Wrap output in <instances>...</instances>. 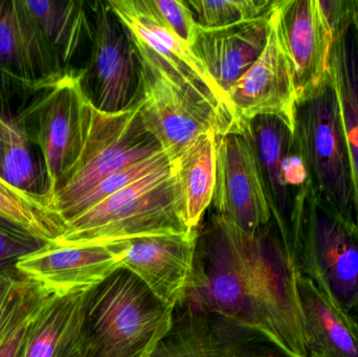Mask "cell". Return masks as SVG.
Listing matches in <instances>:
<instances>
[{
  "label": "cell",
  "instance_id": "obj_4",
  "mask_svg": "<svg viewBox=\"0 0 358 357\" xmlns=\"http://www.w3.org/2000/svg\"><path fill=\"white\" fill-rule=\"evenodd\" d=\"M296 272L348 312L358 303V238L315 195L310 182L296 193L290 228Z\"/></svg>",
  "mask_w": 358,
  "mask_h": 357
},
{
  "label": "cell",
  "instance_id": "obj_34",
  "mask_svg": "<svg viewBox=\"0 0 358 357\" xmlns=\"http://www.w3.org/2000/svg\"><path fill=\"white\" fill-rule=\"evenodd\" d=\"M19 277L20 276L17 274L16 270L4 268V266L0 264V296H1Z\"/></svg>",
  "mask_w": 358,
  "mask_h": 357
},
{
  "label": "cell",
  "instance_id": "obj_32",
  "mask_svg": "<svg viewBox=\"0 0 358 357\" xmlns=\"http://www.w3.org/2000/svg\"><path fill=\"white\" fill-rule=\"evenodd\" d=\"M319 4L334 40L352 27L357 0H319Z\"/></svg>",
  "mask_w": 358,
  "mask_h": 357
},
{
  "label": "cell",
  "instance_id": "obj_9",
  "mask_svg": "<svg viewBox=\"0 0 358 357\" xmlns=\"http://www.w3.org/2000/svg\"><path fill=\"white\" fill-rule=\"evenodd\" d=\"M92 8L94 36L80 75L82 90L96 110L115 115L138 102L140 54L129 31L107 1L92 2Z\"/></svg>",
  "mask_w": 358,
  "mask_h": 357
},
{
  "label": "cell",
  "instance_id": "obj_33",
  "mask_svg": "<svg viewBox=\"0 0 358 357\" xmlns=\"http://www.w3.org/2000/svg\"><path fill=\"white\" fill-rule=\"evenodd\" d=\"M34 316V314H33ZM31 318L17 328L0 347V357L24 356L25 342H27V326Z\"/></svg>",
  "mask_w": 358,
  "mask_h": 357
},
{
  "label": "cell",
  "instance_id": "obj_2",
  "mask_svg": "<svg viewBox=\"0 0 358 357\" xmlns=\"http://www.w3.org/2000/svg\"><path fill=\"white\" fill-rule=\"evenodd\" d=\"M174 309L136 275L117 268L86 293L87 357H150L173 324Z\"/></svg>",
  "mask_w": 358,
  "mask_h": 357
},
{
  "label": "cell",
  "instance_id": "obj_26",
  "mask_svg": "<svg viewBox=\"0 0 358 357\" xmlns=\"http://www.w3.org/2000/svg\"><path fill=\"white\" fill-rule=\"evenodd\" d=\"M6 145L0 163V177L10 186L31 194H44L41 168L33 151L35 143L27 126L16 119L2 117Z\"/></svg>",
  "mask_w": 358,
  "mask_h": 357
},
{
  "label": "cell",
  "instance_id": "obj_7",
  "mask_svg": "<svg viewBox=\"0 0 358 357\" xmlns=\"http://www.w3.org/2000/svg\"><path fill=\"white\" fill-rule=\"evenodd\" d=\"M81 71L64 73L38 90L41 94L18 117L33 124L34 133H29L42 156L50 203L77 163L87 138L92 104L82 90Z\"/></svg>",
  "mask_w": 358,
  "mask_h": 357
},
{
  "label": "cell",
  "instance_id": "obj_20",
  "mask_svg": "<svg viewBox=\"0 0 358 357\" xmlns=\"http://www.w3.org/2000/svg\"><path fill=\"white\" fill-rule=\"evenodd\" d=\"M86 293L46 297L27 326L23 357H87Z\"/></svg>",
  "mask_w": 358,
  "mask_h": 357
},
{
  "label": "cell",
  "instance_id": "obj_27",
  "mask_svg": "<svg viewBox=\"0 0 358 357\" xmlns=\"http://www.w3.org/2000/svg\"><path fill=\"white\" fill-rule=\"evenodd\" d=\"M169 156L165 152H161L150 159H143L134 165L129 166L113 175L99 182L94 188L78 197L71 205H67L59 216L64 224L80 214L90 210V207L100 203L111 195L123 190L126 187L136 182V180L153 173L161 168L170 165Z\"/></svg>",
  "mask_w": 358,
  "mask_h": 357
},
{
  "label": "cell",
  "instance_id": "obj_24",
  "mask_svg": "<svg viewBox=\"0 0 358 357\" xmlns=\"http://www.w3.org/2000/svg\"><path fill=\"white\" fill-rule=\"evenodd\" d=\"M329 71L340 101L352 180V209L346 226L358 238V48L352 27L334 41Z\"/></svg>",
  "mask_w": 358,
  "mask_h": 357
},
{
  "label": "cell",
  "instance_id": "obj_8",
  "mask_svg": "<svg viewBox=\"0 0 358 357\" xmlns=\"http://www.w3.org/2000/svg\"><path fill=\"white\" fill-rule=\"evenodd\" d=\"M134 42L142 66L138 96L141 115L170 161L199 134L215 129L218 136L220 125L214 111L179 81L149 48L136 40Z\"/></svg>",
  "mask_w": 358,
  "mask_h": 357
},
{
  "label": "cell",
  "instance_id": "obj_29",
  "mask_svg": "<svg viewBox=\"0 0 358 357\" xmlns=\"http://www.w3.org/2000/svg\"><path fill=\"white\" fill-rule=\"evenodd\" d=\"M46 296L36 285L19 277L0 296V347L33 316Z\"/></svg>",
  "mask_w": 358,
  "mask_h": 357
},
{
  "label": "cell",
  "instance_id": "obj_6",
  "mask_svg": "<svg viewBox=\"0 0 358 357\" xmlns=\"http://www.w3.org/2000/svg\"><path fill=\"white\" fill-rule=\"evenodd\" d=\"M161 152V144L143 121L138 100L115 115L100 112L92 105L83 150L50 199V207L59 216L105 178Z\"/></svg>",
  "mask_w": 358,
  "mask_h": 357
},
{
  "label": "cell",
  "instance_id": "obj_10",
  "mask_svg": "<svg viewBox=\"0 0 358 357\" xmlns=\"http://www.w3.org/2000/svg\"><path fill=\"white\" fill-rule=\"evenodd\" d=\"M111 10L129 31L132 39L151 50L168 69L216 115L220 134L242 132L231 103L191 46L162 20L150 0H109Z\"/></svg>",
  "mask_w": 358,
  "mask_h": 357
},
{
  "label": "cell",
  "instance_id": "obj_13",
  "mask_svg": "<svg viewBox=\"0 0 358 357\" xmlns=\"http://www.w3.org/2000/svg\"><path fill=\"white\" fill-rule=\"evenodd\" d=\"M227 98L241 131L256 117L273 115L294 132L298 96L294 69L280 34L275 8L264 50L229 88Z\"/></svg>",
  "mask_w": 358,
  "mask_h": 357
},
{
  "label": "cell",
  "instance_id": "obj_18",
  "mask_svg": "<svg viewBox=\"0 0 358 357\" xmlns=\"http://www.w3.org/2000/svg\"><path fill=\"white\" fill-rule=\"evenodd\" d=\"M271 13L217 29L197 24L192 50L227 96L264 50Z\"/></svg>",
  "mask_w": 358,
  "mask_h": 357
},
{
  "label": "cell",
  "instance_id": "obj_1",
  "mask_svg": "<svg viewBox=\"0 0 358 357\" xmlns=\"http://www.w3.org/2000/svg\"><path fill=\"white\" fill-rule=\"evenodd\" d=\"M296 278L273 221L246 234L214 215L198 228L185 301L258 329L307 357Z\"/></svg>",
  "mask_w": 358,
  "mask_h": 357
},
{
  "label": "cell",
  "instance_id": "obj_37",
  "mask_svg": "<svg viewBox=\"0 0 358 357\" xmlns=\"http://www.w3.org/2000/svg\"><path fill=\"white\" fill-rule=\"evenodd\" d=\"M347 314L350 316V318L352 319L353 322L355 323V325H357L358 328V303L357 305L353 306V307L351 308Z\"/></svg>",
  "mask_w": 358,
  "mask_h": 357
},
{
  "label": "cell",
  "instance_id": "obj_14",
  "mask_svg": "<svg viewBox=\"0 0 358 357\" xmlns=\"http://www.w3.org/2000/svg\"><path fill=\"white\" fill-rule=\"evenodd\" d=\"M198 228L185 235H157L107 243L121 268L136 275L162 302L176 309L187 299Z\"/></svg>",
  "mask_w": 358,
  "mask_h": 357
},
{
  "label": "cell",
  "instance_id": "obj_31",
  "mask_svg": "<svg viewBox=\"0 0 358 357\" xmlns=\"http://www.w3.org/2000/svg\"><path fill=\"white\" fill-rule=\"evenodd\" d=\"M150 3L162 20L192 48L196 38L197 23L187 2L183 0H150Z\"/></svg>",
  "mask_w": 358,
  "mask_h": 357
},
{
  "label": "cell",
  "instance_id": "obj_17",
  "mask_svg": "<svg viewBox=\"0 0 358 357\" xmlns=\"http://www.w3.org/2000/svg\"><path fill=\"white\" fill-rule=\"evenodd\" d=\"M275 15L294 69L299 99L329 75L330 50L336 40L319 0H277Z\"/></svg>",
  "mask_w": 358,
  "mask_h": 357
},
{
  "label": "cell",
  "instance_id": "obj_21",
  "mask_svg": "<svg viewBox=\"0 0 358 357\" xmlns=\"http://www.w3.org/2000/svg\"><path fill=\"white\" fill-rule=\"evenodd\" d=\"M176 207L189 230L199 228L216 184L217 131L196 136L171 161Z\"/></svg>",
  "mask_w": 358,
  "mask_h": 357
},
{
  "label": "cell",
  "instance_id": "obj_22",
  "mask_svg": "<svg viewBox=\"0 0 358 357\" xmlns=\"http://www.w3.org/2000/svg\"><path fill=\"white\" fill-rule=\"evenodd\" d=\"M307 357H358L352 319L310 280L296 278Z\"/></svg>",
  "mask_w": 358,
  "mask_h": 357
},
{
  "label": "cell",
  "instance_id": "obj_30",
  "mask_svg": "<svg viewBox=\"0 0 358 357\" xmlns=\"http://www.w3.org/2000/svg\"><path fill=\"white\" fill-rule=\"evenodd\" d=\"M48 245L24 228L0 217V264L4 268L15 270L21 258Z\"/></svg>",
  "mask_w": 358,
  "mask_h": 357
},
{
  "label": "cell",
  "instance_id": "obj_25",
  "mask_svg": "<svg viewBox=\"0 0 358 357\" xmlns=\"http://www.w3.org/2000/svg\"><path fill=\"white\" fill-rule=\"evenodd\" d=\"M0 217L48 243L64 232L65 224L50 207L45 195L23 192L0 177Z\"/></svg>",
  "mask_w": 358,
  "mask_h": 357
},
{
  "label": "cell",
  "instance_id": "obj_28",
  "mask_svg": "<svg viewBox=\"0 0 358 357\" xmlns=\"http://www.w3.org/2000/svg\"><path fill=\"white\" fill-rule=\"evenodd\" d=\"M277 0H187L196 23L217 29L254 20L273 12Z\"/></svg>",
  "mask_w": 358,
  "mask_h": 357
},
{
  "label": "cell",
  "instance_id": "obj_12",
  "mask_svg": "<svg viewBox=\"0 0 358 357\" xmlns=\"http://www.w3.org/2000/svg\"><path fill=\"white\" fill-rule=\"evenodd\" d=\"M215 215L254 234L273 222L254 144L248 129L217 136Z\"/></svg>",
  "mask_w": 358,
  "mask_h": 357
},
{
  "label": "cell",
  "instance_id": "obj_19",
  "mask_svg": "<svg viewBox=\"0 0 358 357\" xmlns=\"http://www.w3.org/2000/svg\"><path fill=\"white\" fill-rule=\"evenodd\" d=\"M245 129L250 132L256 151L273 224L292 256L290 228L296 195L286 186L283 165L294 149V132L273 115L256 117Z\"/></svg>",
  "mask_w": 358,
  "mask_h": 357
},
{
  "label": "cell",
  "instance_id": "obj_5",
  "mask_svg": "<svg viewBox=\"0 0 358 357\" xmlns=\"http://www.w3.org/2000/svg\"><path fill=\"white\" fill-rule=\"evenodd\" d=\"M294 146L317 198L345 224L352 209V180L342 111L331 75L296 100Z\"/></svg>",
  "mask_w": 358,
  "mask_h": 357
},
{
  "label": "cell",
  "instance_id": "obj_11",
  "mask_svg": "<svg viewBox=\"0 0 358 357\" xmlns=\"http://www.w3.org/2000/svg\"><path fill=\"white\" fill-rule=\"evenodd\" d=\"M150 357H300L266 333L185 301Z\"/></svg>",
  "mask_w": 358,
  "mask_h": 357
},
{
  "label": "cell",
  "instance_id": "obj_23",
  "mask_svg": "<svg viewBox=\"0 0 358 357\" xmlns=\"http://www.w3.org/2000/svg\"><path fill=\"white\" fill-rule=\"evenodd\" d=\"M41 27L50 48L65 71L92 48L94 16L92 2L80 0L25 1Z\"/></svg>",
  "mask_w": 358,
  "mask_h": 357
},
{
  "label": "cell",
  "instance_id": "obj_16",
  "mask_svg": "<svg viewBox=\"0 0 358 357\" xmlns=\"http://www.w3.org/2000/svg\"><path fill=\"white\" fill-rule=\"evenodd\" d=\"M66 73L24 0H0V73L38 92Z\"/></svg>",
  "mask_w": 358,
  "mask_h": 357
},
{
  "label": "cell",
  "instance_id": "obj_15",
  "mask_svg": "<svg viewBox=\"0 0 358 357\" xmlns=\"http://www.w3.org/2000/svg\"><path fill=\"white\" fill-rule=\"evenodd\" d=\"M121 268L108 245H58L48 243L21 258L17 274L46 297L87 293Z\"/></svg>",
  "mask_w": 358,
  "mask_h": 357
},
{
  "label": "cell",
  "instance_id": "obj_35",
  "mask_svg": "<svg viewBox=\"0 0 358 357\" xmlns=\"http://www.w3.org/2000/svg\"><path fill=\"white\" fill-rule=\"evenodd\" d=\"M4 145H6V136H4L3 125H2V117H0V163L3 155Z\"/></svg>",
  "mask_w": 358,
  "mask_h": 357
},
{
  "label": "cell",
  "instance_id": "obj_3",
  "mask_svg": "<svg viewBox=\"0 0 358 357\" xmlns=\"http://www.w3.org/2000/svg\"><path fill=\"white\" fill-rule=\"evenodd\" d=\"M191 232L178 214L170 163L67 221L63 234L52 243L107 245L138 237Z\"/></svg>",
  "mask_w": 358,
  "mask_h": 357
},
{
  "label": "cell",
  "instance_id": "obj_36",
  "mask_svg": "<svg viewBox=\"0 0 358 357\" xmlns=\"http://www.w3.org/2000/svg\"><path fill=\"white\" fill-rule=\"evenodd\" d=\"M353 33H355V41L358 48V0H357V6H355V18H353Z\"/></svg>",
  "mask_w": 358,
  "mask_h": 357
}]
</instances>
